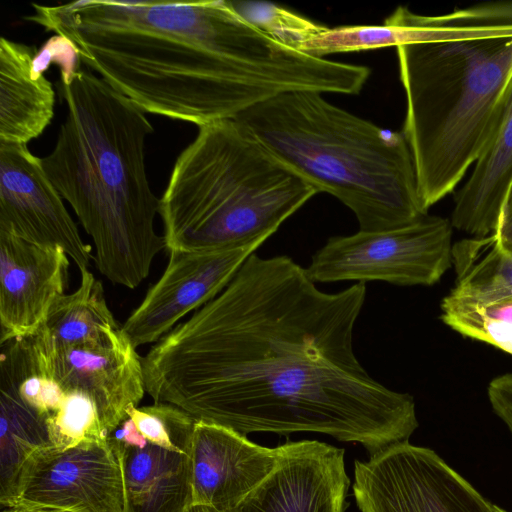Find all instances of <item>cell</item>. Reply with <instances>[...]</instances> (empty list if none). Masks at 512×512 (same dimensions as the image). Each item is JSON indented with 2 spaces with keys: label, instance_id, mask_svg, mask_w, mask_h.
Instances as JSON below:
<instances>
[{
  "label": "cell",
  "instance_id": "cell-1",
  "mask_svg": "<svg viewBox=\"0 0 512 512\" xmlns=\"http://www.w3.org/2000/svg\"><path fill=\"white\" fill-rule=\"evenodd\" d=\"M366 298L357 282L328 293L287 255H250L229 284L142 358L146 393L241 434L317 432L371 456L418 427L413 396L357 359Z\"/></svg>",
  "mask_w": 512,
  "mask_h": 512
},
{
  "label": "cell",
  "instance_id": "cell-2",
  "mask_svg": "<svg viewBox=\"0 0 512 512\" xmlns=\"http://www.w3.org/2000/svg\"><path fill=\"white\" fill-rule=\"evenodd\" d=\"M25 17L65 36L81 61L145 113L198 127L282 93L349 94L352 65L287 47L230 1L32 4Z\"/></svg>",
  "mask_w": 512,
  "mask_h": 512
},
{
  "label": "cell",
  "instance_id": "cell-3",
  "mask_svg": "<svg viewBox=\"0 0 512 512\" xmlns=\"http://www.w3.org/2000/svg\"><path fill=\"white\" fill-rule=\"evenodd\" d=\"M61 92L67 115L44 170L91 237L99 272L134 289L166 248L145 166L154 128L137 104L90 71L79 70Z\"/></svg>",
  "mask_w": 512,
  "mask_h": 512
},
{
  "label": "cell",
  "instance_id": "cell-4",
  "mask_svg": "<svg viewBox=\"0 0 512 512\" xmlns=\"http://www.w3.org/2000/svg\"><path fill=\"white\" fill-rule=\"evenodd\" d=\"M234 119L318 193L347 206L359 230L394 229L428 214L402 132L382 128L312 91L279 94Z\"/></svg>",
  "mask_w": 512,
  "mask_h": 512
},
{
  "label": "cell",
  "instance_id": "cell-5",
  "mask_svg": "<svg viewBox=\"0 0 512 512\" xmlns=\"http://www.w3.org/2000/svg\"><path fill=\"white\" fill-rule=\"evenodd\" d=\"M317 193L238 120L202 125L160 198L166 249L263 244Z\"/></svg>",
  "mask_w": 512,
  "mask_h": 512
},
{
  "label": "cell",
  "instance_id": "cell-6",
  "mask_svg": "<svg viewBox=\"0 0 512 512\" xmlns=\"http://www.w3.org/2000/svg\"><path fill=\"white\" fill-rule=\"evenodd\" d=\"M396 52L406 96L401 132L428 212L491 137L512 76V35L407 44Z\"/></svg>",
  "mask_w": 512,
  "mask_h": 512
},
{
  "label": "cell",
  "instance_id": "cell-7",
  "mask_svg": "<svg viewBox=\"0 0 512 512\" xmlns=\"http://www.w3.org/2000/svg\"><path fill=\"white\" fill-rule=\"evenodd\" d=\"M451 221L424 215L407 225L330 237L306 268L314 283L384 281L430 286L452 266Z\"/></svg>",
  "mask_w": 512,
  "mask_h": 512
},
{
  "label": "cell",
  "instance_id": "cell-8",
  "mask_svg": "<svg viewBox=\"0 0 512 512\" xmlns=\"http://www.w3.org/2000/svg\"><path fill=\"white\" fill-rule=\"evenodd\" d=\"M360 512H498L434 450L409 441L354 464Z\"/></svg>",
  "mask_w": 512,
  "mask_h": 512
},
{
  "label": "cell",
  "instance_id": "cell-9",
  "mask_svg": "<svg viewBox=\"0 0 512 512\" xmlns=\"http://www.w3.org/2000/svg\"><path fill=\"white\" fill-rule=\"evenodd\" d=\"M16 503L72 512H129L121 455L108 440L40 449L22 469Z\"/></svg>",
  "mask_w": 512,
  "mask_h": 512
},
{
  "label": "cell",
  "instance_id": "cell-10",
  "mask_svg": "<svg viewBox=\"0 0 512 512\" xmlns=\"http://www.w3.org/2000/svg\"><path fill=\"white\" fill-rule=\"evenodd\" d=\"M42 158L27 144L0 142V230L43 247H60L79 270L87 269L86 244Z\"/></svg>",
  "mask_w": 512,
  "mask_h": 512
},
{
  "label": "cell",
  "instance_id": "cell-11",
  "mask_svg": "<svg viewBox=\"0 0 512 512\" xmlns=\"http://www.w3.org/2000/svg\"><path fill=\"white\" fill-rule=\"evenodd\" d=\"M262 243L215 251H169L158 281L121 325L135 348L156 343L177 322L214 299Z\"/></svg>",
  "mask_w": 512,
  "mask_h": 512
},
{
  "label": "cell",
  "instance_id": "cell-12",
  "mask_svg": "<svg viewBox=\"0 0 512 512\" xmlns=\"http://www.w3.org/2000/svg\"><path fill=\"white\" fill-rule=\"evenodd\" d=\"M281 451V445L261 446L229 427L196 420L189 453V505L232 512L274 470Z\"/></svg>",
  "mask_w": 512,
  "mask_h": 512
},
{
  "label": "cell",
  "instance_id": "cell-13",
  "mask_svg": "<svg viewBox=\"0 0 512 512\" xmlns=\"http://www.w3.org/2000/svg\"><path fill=\"white\" fill-rule=\"evenodd\" d=\"M281 447L274 470L232 512H344V450L316 440Z\"/></svg>",
  "mask_w": 512,
  "mask_h": 512
},
{
  "label": "cell",
  "instance_id": "cell-14",
  "mask_svg": "<svg viewBox=\"0 0 512 512\" xmlns=\"http://www.w3.org/2000/svg\"><path fill=\"white\" fill-rule=\"evenodd\" d=\"M69 256L0 230V344L37 333L66 294Z\"/></svg>",
  "mask_w": 512,
  "mask_h": 512
},
{
  "label": "cell",
  "instance_id": "cell-15",
  "mask_svg": "<svg viewBox=\"0 0 512 512\" xmlns=\"http://www.w3.org/2000/svg\"><path fill=\"white\" fill-rule=\"evenodd\" d=\"M512 178V76L489 141L471 176L455 196L453 228L472 237L492 234L502 199Z\"/></svg>",
  "mask_w": 512,
  "mask_h": 512
},
{
  "label": "cell",
  "instance_id": "cell-16",
  "mask_svg": "<svg viewBox=\"0 0 512 512\" xmlns=\"http://www.w3.org/2000/svg\"><path fill=\"white\" fill-rule=\"evenodd\" d=\"M33 47L0 39V142L27 144L54 114L55 92L45 76H32Z\"/></svg>",
  "mask_w": 512,
  "mask_h": 512
},
{
  "label": "cell",
  "instance_id": "cell-17",
  "mask_svg": "<svg viewBox=\"0 0 512 512\" xmlns=\"http://www.w3.org/2000/svg\"><path fill=\"white\" fill-rule=\"evenodd\" d=\"M114 448L122 459L129 512H184L190 503L188 454L148 441Z\"/></svg>",
  "mask_w": 512,
  "mask_h": 512
},
{
  "label": "cell",
  "instance_id": "cell-18",
  "mask_svg": "<svg viewBox=\"0 0 512 512\" xmlns=\"http://www.w3.org/2000/svg\"><path fill=\"white\" fill-rule=\"evenodd\" d=\"M452 266L456 280L448 295L475 302L512 297V252L494 234L453 244Z\"/></svg>",
  "mask_w": 512,
  "mask_h": 512
},
{
  "label": "cell",
  "instance_id": "cell-19",
  "mask_svg": "<svg viewBox=\"0 0 512 512\" xmlns=\"http://www.w3.org/2000/svg\"><path fill=\"white\" fill-rule=\"evenodd\" d=\"M50 445L42 420L13 391L0 385V503L3 507L14 503L27 460Z\"/></svg>",
  "mask_w": 512,
  "mask_h": 512
},
{
  "label": "cell",
  "instance_id": "cell-20",
  "mask_svg": "<svg viewBox=\"0 0 512 512\" xmlns=\"http://www.w3.org/2000/svg\"><path fill=\"white\" fill-rule=\"evenodd\" d=\"M80 273L79 287L56 301L40 328L60 347L82 344L119 326L108 307L102 283L88 268Z\"/></svg>",
  "mask_w": 512,
  "mask_h": 512
},
{
  "label": "cell",
  "instance_id": "cell-21",
  "mask_svg": "<svg viewBox=\"0 0 512 512\" xmlns=\"http://www.w3.org/2000/svg\"><path fill=\"white\" fill-rule=\"evenodd\" d=\"M441 320L465 337L512 355V297L475 302L447 295L441 303Z\"/></svg>",
  "mask_w": 512,
  "mask_h": 512
},
{
  "label": "cell",
  "instance_id": "cell-22",
  "mask_svg": "<svg viewBox=\"0 0 512 512\" xmlns=\"http://www.w3.org/2000/svg\"><path fill=\"white\" fill-rule=\"evenodd\" d=\"M246 21L275 41L301 51L305 43L323 32L327 26L285 9L261 1H230Z\"/></svg>",
  "mask_w": 512,
  "mask_h": 512
},
{
  "label": "cell",
  "instance_id": "cell-23",
  "mask_svg": "<svg viewBox=\"0 0 512 512\" xmlns=\"http://www.w3.org/2000/svg\"><path fill=\"white\" fill-rule=\"evenodd\" d=\"M127 416L148 442L189 455L196 419L182 409L168 403H154L132 406Z\"/></svg>",
  "mask_w": 512,
  "mask_h": 512
},
{
  "label": "cell",
  "instance_id": "cell-24",
  "mask_svg": "<svg viewBox=\"0 0 512 512\" xmlns=\"http://www.w3.org/2000/svg\"><path fill=\"white\" fill-rule=\"evenodd\" d=\"M81 58L76 44L69 38L55 34L47 39L36 51L32 61V76H44L51 64L60 69L61 84H70L76 73Z\"/></svg>",
  "mask_w": 512,
  "mask_h": 512
},
{
  "label": "cell",
  "instance_id": "cell-25",
  "mask_svg": "<svg viewBox=\"0 0 512 512\" xmlns=\"http://www.w3.org/2000/svg\"><path fill=\"white\" fill-rule=\"evenodd\" d=\"M487 394L494 413L512 434V372L493 378L488 384Z\"/></svg>",
  "mask_w": 512,
  "mask_h": 512
},
{
  "label": "cell",
  "instance_id": "cell-26",
  "mask_svg": "<svg viewBox=\"0 0 512 512\" xmlns=\"http://www.w3.org/2000/svg\"><path fill=\"white\" fill-rule=\"evenodd\" d=\"M499 243L512 252V178L502 199L495 231Z\"/></svg>",
  "mask_w": 512,
  "mask_h": 512
},
{
  "label": "cell",
  "instance_id": "cell-27",
  "mask_svg": "<svg viewBox=\"0 0 512 512\" xmlns=\"http://www.w3.org/2000/svg\"><path fill=\"white\" fill-rule=\"evenodd\" d=\"M2 512H72L63 509L45 507V506H35V505H27L22 503H16L14 505L5 507Z\"/></svg>",
  "mask_w": 512,
  "mask_h": 512
},
{
  "label": "cell",
  "instance_id": "cell-28",
  "mask_svg": "<svg viewBox=\"0 0 512 512\" xmlns=\"http://www.w3.org/2000/svg\"><path fill=\"white\" fill-rule=\"evenodd\" d=\"M184 512H220L216 509H213L211 507H206V506H193V505H189L185 510Z\"/></svg>",
  "mask_w": 512,
  "mask_h": 512
}]
</instances>
